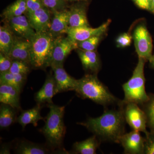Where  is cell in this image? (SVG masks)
<instances>
[{
	"instance_id": "cell-1",
	"label": "cell",
	"mask_w": 154,
	"mask_h": 154,
	"mask_svg": "<svg viewBox=\"0 0 154 154\" xmlns=\"http://www.w3.org/2000/svg\"><path fill=\"white\" fill-rule=\"evenodd\" d=\"M125 119L122 109L105 110L101 116L89 118L85 122L77 124L85 127L100 141L119 143V139L125 131Z\"/></svg>"
},
{
	"instance_id": "cell-2",
	"label": "cell",
	"mask_w": 154,
	"mask_h": 154,
	"mask_svg": "<svg viewBox=\"0 0 154 154\" xmlns=\"http://www.w3.org/2000/svg\"><path fill=\"white\" fill-rule=\"evenodd\" d=\"M49 112L45 118V124L41 132L46 139V144L58 154H69L64 148V139L66 127L64 122L65 106H60L53 103L46 105Z\"/></svg>"
},
{
	"instance_id": "cell-3",
	"label": "cell",
	"mask_w": 154,
	"mask_h": 154,
	"mask_svg": "<svg viewBox=\"0 0 154 154\" xmlns=\"http://www.w3.org/2000/svg\"><path fill=\"white\" fill-rule=\"evenodd\" d=\"M75 91L82 99H90L105 107L115 104L119 105L121 102L100 82L96 74H88L77 80Z\"/></svg>"
},
{
	"instance_id": "cell-4",
	"label": "cell",
	"mask_w": 154,
	"mask_h": 154,
	"mask_svg": "<svg viewBox=\"0 0 154 154\" xmlns=\"http://www.w3.org/2000/svg\"><path fill=\"white\" fill-rule=\"evenodd\" d=\"M56 38L48 32L36 33L30 40V62L35 69H45L51 65Z\"/></svg>"
},
{
	"instance_id": "cell-5",
	"label": "cell",
	"mask_w": 154,
	"mask_h": 154,
	"mask_svg": "<svg viewBox=\"0 0 154 154\" xmlns=\"http://www.w3.org/2000/svg\"><path fill=\"white\" fill-rule=\"evenodd\" d=\"M146 61L139 57L138 61L131 79L122 85L125 102H132L142 105L147 102L149 94L146 93L144 68Z\"/></svg>"
},
{
	"instance_id": "cell-6",
	"label": "cell",
	"mask_w": 154,
	"mask_h": 154,
	"mask_svg": "<svg viewBox=\"0 0 154 154\" xmlns=\"http://www.w3.org/2000/svg\"><path fill=\"white\" fill-rule=\"evenodd\" d=\"M138 105L132 102H124L123 100L119 104L123 111L125 122L133 130L143 132L146 135L149 133L146 129V116Z\"/></svg>"
},
{
	"instance_id": "cell-7",
	"label": "cell",
	"mask_w": 154,
	"mask_h": 154,
	"mask_svg": "<svg viewBox=\"0 0 154 154\" xmlns=\"http://www.w3.org/2000/svg\"><path fill=\"white\" fill-rule=\"evenodd\" d=\"M136 51L138 57L149 61L152 54V41L146 25L140 24L137 26L133 36Z\"/></svg>"
},
{
	"instance_id": "cell-8",
	"label": "cell",
	"mask_w": 154,
	"mask_h": 154,
	"mask_svg": "<svg viewBox=\"0 0 154 154\" xmlns=\"http://www.w3.org/2000/svg\"><path fill=\"white\" fill-rule=\"evenodd\" d=\"M78 48L77 42L72 41L67 36L62 35L56 38L51 66L63 65L64 62L72 51Z\"/></svg>"
},
{
	"instance_id": "cell-9",
	"label": "cell",
	"mask_w": 154,
	"mask_h": 154,
	"mask_svg": "<svg viewBox=\"0 0 154 154\" xmlns=\"http://www.w3.org/2000/svg\"><path fill=\"white\" fill-rule=\"evenodd\" d=\"M111 21H107L98 28H92L90 26L70 28L69 27L66 34L69 38L74 42L84 41L93 36L104 35L107 31Z\"/></svg>"
},
{
	"instance_id": "cell-10",
	"label": "cell",
	"mask_w": 154,
	"mask_h": 154,
	"mask_svg": "<svg viewBox=\"0 0 154 154\" xmlns=\"http://www.w3.org/2000/svg\"><path fill=\"white\" fill-rule=\"evenodd\" d=\"M5 24L15 36L30 40L36 34L27 16L23 15L5 20Z\"/></svg>"
},
{
	"instance_id": "cell-11",
	"label": "cell",
	"mask_w": 154,
	"mask_h": 154,
	"mask_svg": "<svg viewBox=\"0 0 154 154\" xmlns=\"http://www.w3.org/2000/svg\"><path fill=\"white\" fill-rule=\"evenodd\" d=\"M51 11L46 7H42L30 14H26L28 21L36 33L48 32L51 23Z\"/></svg>"
},
{
	"instance_id": "cell-12",
	"label": "cell",
	"mask_w": 154,
	"mask_h": 154,
	"mask_svg": "<svg viewBox=\"0 0 154 154\" xmlns=\"http://www.w3.org/2000/svg\"><path fill=\"white\" fill-rule=\"evenodd\" d=\"M145 138L142 137L140 132L133 130L122 135L119 139L125 154H142L144 151Z\"/></svg>"
},
{
	"instance_id": "cell-13",
	"label": "cell",
	"mask_w": 154,
	"mask_h": 154,
	"mask_svg": "<svg viewBox=\"0 0 154 154\" xmlns=\"http://www.w3.org/2000/svg\"><path fill=\"white\" fill-rule=\"evenodd\" d=\"M54 72L56 84L57 94L69 91H75L77 80L71 76L66 71L63 65L51 66Z\"/></svg>"
},
{
	"instance_id": "cell-14",
	"label": "cell",
	"mask_w": 154,
	"mask_h": 154,
	"mask_svg": "<svg viewBox=\"0 0 154 154\" xmlns=\"http://www.w3.org/2000/svg\"><path fill=\"white\" fill-rule=\"evenodd\" d=\"M50 27L48 32L54 38L66 34L69 28V10L68 9L52 12Z\"/></svg>"
},
{
	"instance_id": "cell-15",
	"label": "cell",
	"mask_w": 154,
	"mask_h": 154,
	"mask_svg": "<svg viewBox=\"0 0 154 154\" xmlns=\"http://www.w3.org/2000/svg\"><path fill=\"white\" fill-rule=\"evenodd\" d=\"M57 94L56 84L54 76L52 73L48 75L42 88L36 92L34 99L36 104L43 106L53 103L52 98Z\"/></svg>"
},
{
	"instance_id": "cell-16",
	"label": "cell",
	"mask_w": 154,
	"mask_h": 154,
	"mask_svg": "<svg viewBox=\"0 0 154 154\" xmlns=\"http://www.w3.org/2000/svg\"><path fill=\"white\" fill-rule=\"evenodd\" d=\"M30 40L15 36L13 46L8 55L13 60L21 61L30 64Z\"/></svg>"
},
{
	"instance_id": "cell-17",
	"label": "cell",
	"mask_w": 154,
	"mask_h": 154,
	"mask_svg": "<svg viewBox=\"0 0 154 154\" xmlns=\"http://www.w3.org/2000/svg\"><path fill=\"white\" fill-rule=\"evenodd\" d=\"M15 153L19 154H58L46 144L32 142L26 140L17 142L14 146Z\"/></svg>"
},
{
	"instance_id": "cell-18",
	"label": "cell",
	"mask_w": 154,
	"mask_h": 154,
	"mask_svg": "<svg viewBox=\"0 0 154 154\" xmlns=\"http://www.w3.org/2000/svg\"><path fill=\"white\" fill-rule=\"evenodd\" d=\"M76 50L85 70L97 74L101 68V63L96 51L84 50L79 48Z\"/></svg>"
},
{
	"instance_id": "cell-19",
	"label": "cell",
	"mask_w": 154,
	"mask_h": 154,
	"mask_svg": "<svg viewBox=\"0 0 154 154\" xmlns=\"http://www.w3.org/2000/svg\"><path fill=\"white\" fill-rule=\"evenodd\" d=\"M19 91L13 86L7 84H0V102L1 103L11 105L22 110Z\"/></svg>"
},
{
	"instance_id": "cell-20",
	"label": "cell",
	"mask_w": 154,
	"mask_h": 154,
	"mask_svg": "<svg viewBox=\"0 0 154 154\" xmlns=\"http://www.w3.org/2000/svg\"><path fill=\"white\" fill-rule=\"evenodd\" d=\"M42 107L43 106L42 105L36 104V106L31 109L22 110L16 122L22 126L23 129H25V127L29 124H33L35 127L37 126L38 121L45 120L40 113Z\"/></svg>"
},
{
	"instance_id": "cell-21",
	"label": "cell",
	"mask_w": 154,
	"mask_h": 154,
	"mask_svg": "<svg viewBox=\"0 0 154 154\" xmlns=\"http://www.w3.org/2000/svg\"><path fill=\"white\" fill-rule=\"evenodd\" d=\"M69 10V27L90 26L87 18L86 7L84 5L77 4L72 6Z\"/></svg>"
},
{
	"instance_id": "cell-22",
	"label": "cell",
	"mask_w": 154,
	"mask_h": 154,
	"mask_svg": "<svg viewBox=\"0 0 154 154\" xmlns=\"http://www.w3.org/2000/svg\"><path fill=\"white\" fill-rule=\"evenodd\" d=\"M101 142L94 135L85 140L74 143L72 150L75 153L95 154Z\"/></svg>"
},
{
	"instance_id": "cell-23",
	"label": "cell",
	"mask_w": 154,
	"mask_h": 154,
	"mask_svg": "<svg viewBox=\"0 0 154 154\" xmlns=\"http://www.w3.org/2000/svg\"><path fill=\"white\" fill-rule=\"evenodd\" d=\"M19 110L11 105L1 103L0 106V128L6 129L17 121Z\"/></svg>"
},
{
	"instance_id": "cell-24",
	"label": "cell",
	"mask_w": 154,
	"mask_h": 154,
	"mask_svg": "<svg viewBox=\"0 0 154 154\" xmlns=\"http://www.w3.org/2000/svg\"><path fill=\"white\" fill-rule=\"evenodd\" d=\"M27 75L17 74L8 72L0 74V84H7L22 92L27 79Z\"/></svg>"
},
{
	"instance_id": "cell-25",
	"label": "cell",
	"mask_w": 154,
	"mask_h": 154,
	"mask_svg": "<svg viewBox=\"0 0 154 154\" xmlns=\"http://www.w3.org/2000/svg\"><path fill=\"white\" fill-rule=\"evenodd\" d=\"M27 12L26 0H17L4 10L2 17L5 20L22 16Z\"/></svg>"
},
{
	"instance_id": "cell-26",
	"label": "cell",
	"mask_w": 154,
	"mask_h": 154,
	"mask_svg": "<svg viewBox=\"0 0 154 154\" xmlns=\"http://www.w3.org/2000/svg\"><path fill=\"white\" fill-rule=\"evenodd\" d=\"M15 35L5 25L0 27V52L8 55L14 44Z\"/></svg>"
},
{
	"instance_id": "cell-27",
	"label": "cell",
	"mask_w": 154,
	"mask_h": 154,
	"mask_svg": "<svg viewBox=\"0 0 154 154\" xmlns=\"http://www.w3.org/2000/svg\"><path fill=\"white\" fill-rule=\"evenodd\" d=\"M147 102L141 105L147 119V126L151 131H154V94H149Z\"/></svg>"
},
{
	"instance_id": "cell-28",
	"label": "cell",
	"mask_w": 154,
	"mask_h": 154,
	"mask_svg": "<svg viewBox=\"0 0 154 154\" xmlns=\"http://www.w3.org/2000/svg\"><path fill=\"white\" fill-rule=\"evenodd\" d=\"M103 35L93 36L77 42L78 48L86 51H96V48L101 42Z\"/></svg>"
},
{
	"instance_id": "cell-29",
	"label": "cell",
	"mask_w": 154,
	"mask_h": 154,
	"mask_svg": "<svg viewBox=\"0 0 154 154\" xmlns=\"http://www.w3.org/2000/svg\"><path fill=\"white\" fill-rule=\"evenodd\" d=\"M32 69L30 64L21 61L14 60L13 61L12 65L9 72L14 74L27 75Z\"/></svg>"
},
{
	"instance_id": "cell-30",
	"label": "cell",
	"mask_w": 154,
	"mask_h": 154,
	"mask_svg": "<svg viewBox=\"0 0 154 154\" xmlns=\"http://www.w3.org/2000/svg\"><path fill=\"white\" fill-rule=\"evenodd\" d=\"M44 7L52 12L61 11L67 9L66 0H42Z\"/></svg>"
},
{
	"instance_id": "cell-31",
	"label": "cell",
	"mask_w": 154,
	"mask_h": 154,
	"mask_svg": "<svg viewBox=\"0 0 154 154\" xmlns=\"http://www.w3.org/2000/svg\"><path fill=\"white\" fill-rule=\"evenodd\" d=\"M13 61L8 55L0 52V74L9 72Z\"/></svg>"
},
{
	"instance_id": "cell-32",
	"label": "cell",
	"mask_w": 154,
	"mask_h": 154,
	"mask_svg": "<svg viewBox=\"0 0 154 154\" xmlns=\"http://www.w3.org/2000/svg\"><path fill=\"white\" fill-rule=\"evenodd\" d=\"M144 154H154V131H150L146 135Z\"/></svg>"
},
{
	"instance_id": "cell-33",
	"label": "cell",
	"mask_w": 154,
	"mask_h": 154,
	"mask_svg": "<svg viewBox=\"0 0 154 154\" xmlns=\"http://www.w3.org/2000/svg\"><path fill=\"white\" fill-rule=\"evenodd\" d=\"M133 37L128 33H123L118 36L116 39L117 46L125 48L129 46L132 42Z\"/></svg>"
},
{
	"instance_id": "cell-34",
	"label": "cell",
	"mask_w": 154,
	"mask_h": 154,
	"mask_svg": "<svg viewBox=\"0 0 154 154\" xmlns=\"http://www.w3.org/2000/svg\"><path fill=\"white\" fill-rule=\"evenodd\" d=\"M26 5L27 9L26 14L33 13L44 6L42 0H26Z\"/></svg>"
},
{
	"instance_id": "cell-35",
	"label": "cell",
	"mask_w": 154,
	"mask_h": 154,
	"mask_svg": "<svg viewBox=\"0 0 154 154\" xmlns=\"http://www.w3.org/2000/svg\"><path fill=\"white\" fill-rule=\"evenodd\" d=\"M141 9L150 11L152 0H132Z\"/></svg>"
},
{
	"instance_id": "cell-36",
	"label": "cell",
	"mask_w": 154,
	"mask_h": 154,
	"mask_svg": "<svg viewBox=\"0 0 154 154\" xmlns=\"http://www.w3.org/2000/svg\"><path fill=\"white\" fill-rule=\"evenodd\" d=\"M12 147L11 143H3L1 145L0 154H8L11 153V149Z\"/></svg>"
},
{
	"instance_id": "cell-37",
	"label": "cell",
	"mask_w": 154,
	"mask_h": 154,
	"mask_svg": "<svg viewBox=\"0 0 154 154\" xmlns=\"http://www.w3.org/2000/svg\"><path fill=\"white\" fill-rule=\"evenodd\" d=\"M149 61L150 63V66L152 68L154 69V54L152 56L151 58Z\"/></svg>"
},
{
	"instance_id": "cell-38",
	"label": "cell",
	"mask_w": 154,
	"mask_h": 154,
	"mask_svg": "<svg viewBox=\"0 0 154 154\" xmlns=\"http://www.w3.org/2000/svg\"><path fill=\"white\" fill-rule=\"evenodd\" d=\"M150 12L154 14V0H152Z\"/></svg>"
},
{
	"instance_id": "cell-39",
	"label": "cell",
	"mask_w": 154,
	"mask_h": 154,
	"mask_svg": "<svg viewBox=\"0 0 154 154\" xmlns=\"http://www.w3.org/2000/svg\"><path fill=\"white\" fill-rule=\"evenodd\" d=\"M69 2H82V1H87V0H66Z\"/></svg>"
}]
</instances>
